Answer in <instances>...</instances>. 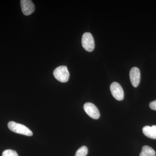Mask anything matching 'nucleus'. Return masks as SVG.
<instances>
[{
	"label": "nucleus",
	"mask_w": 156,
	"mask_h": 156,
	"mask_svg": "<svg viewBox=\"0 0 156 156\" xmlns=\"http://www.w3.org/2000/svg\"><path fill=\"white\" fill-rule=\"evenodd\" d=\"M8 126L11 131L15 133L27 136L33 135V132L30 129L22 124L11 121L8 123Z\"/></svg>",
	"instance_id": "nucleus-1"
},
{
	"label": "nucleus",
	"mask_w": 156,
	"mask_h": 156,
	"mask_svg": "<svg viewBox=\"0 0 156 156\" xmlns=\"http://www.w3.org/2000/svg\"><path fill=\"white\" fill-rule=\"evenodd\" d=\"M53 74L56 80L61 83H66L69 79V72L67 67L65 66L56 68L54 69Z\"/></svg>",
	"instance_id": "nucleus-2"
},
{
	"label": "nucleus",
	"mask_w": 156,
	"mask_h": 156,
	"mask_svg": "<svg viewBox=\"0 0 156 156\" xmlns=\"http://www.w3.org/2000/svg\"><path fill=\"white\" fill-rule=\"evenodd\" d=\"M83 48L88 52H92L95 48V42L92 34L89 32L85 33L82 38Z\"/></svg>",
	"instance_id": "nucleus-3"
},
{
	"label": "nucleus",
	"mask_w": 156,
	"mask_h": 156,
	"mask_svg": "<svg viewBox=\"0 0 156 156\" xmlns=\"http://www.w3.org/2000/svg\"><path fill=\"white\" fill-rule=\"evenodd\" d=\"M84 109L89 117L94 119H98L100 117V112L97 107L90 102H87L84 104Z\"/></svg>",
	"instance_id": "nucleus-4"
},
{
	"label": "nucleus",
	"mask_w": 156,
	"mask_h": 156,
	"mask_svg": "<svg viewBox=\"0 0 156 156\" xmlns=\"http://www.w3.org/2000/svg\"><path fill=\"white\" fill-rule=\"evenodd\" d=\"M110 91L112 95L118 101L122 100L124 97V92L121 85L117 82H113L110 86Z\"/></svg>",
	"instance_id": "nucleus-5"
},
{
	"label": "nucleus",
	"mask_w": 156,
	"mask_h": 156,
	"mask_svg": "<svg viewBox=\"0 0 156 156\" xmlns=\"http://www.w3.org/2000/svg\"><path fill=\"white\" fill-rule=\"evenodd\" d=\"M20 5L23 13L26 16L30 15L35 11L34 5L30 0H21Z\"/></svg>",
	"instance_id": "nucleus-6"
},
{
	"label": "nucleus",
	"mask_w": 156,
	"mask_h": 156,
	"mask_svg": "<svg viewBox=\"0 0 156 156\" xmlns=\"http://www.w3.org/2000/svg\"><path fill=\"white\" fill-rule=\"evenodd\" d=\"M130 79L133 87H138L140 80V71L138 68L134 67L131 68L130 72Z\"/></svg>",
	"instance_id": "nucleus-7"
},
{
	"label": "nucleus",
	"mask_w": 156,
	"mask_h": 156,
	"mask_svg": "<svg viewBox=\"0 0 156 156\" xmlns=\"http://www.w3.org/2000/svg\"><path fill=\"white\" fill-rule=\"evenodd\" d=\"M142 130L146 136L152 139H156V126H144Z\"/></svg>",
	"instance_id": "nucleus-8"
},
{
	"label": "nucleus",
	"mask_w": 156,
	"mask_h": 156,
	"mask_svg": "<svg viewBox=\"0 0 156 156\" xmlns=\"http://www.w3.org/2000/svg\"><path fill=\"white\" fill-rule=\"evenodd\" d=\"M156 152L152 148L148 146H144L140 156H155Z\"/></svg>",
	"instance_id": "nucleus-9"
},
{
	"label": "nucleus",
	"mask_w": 156,
	"mask_h": 156,
	"mask_svg": "<svg viewBox=\"0 0 156 156\" xmlns=\"http://www.w3.org/2000/svg\"><path fill=\"white\" fill-rule=\"evenodd\" d=\"M88 150L87 147L83 146L77 151L75 156H86L88 154Z\"/></svg>",
	"instance_id": "nucleus-10"
},
{
	"label": "nucleus",
	"mask_w": 156,
	"mask_h": 156,
	"mask_svg": "<svg viewBox=\"0 0 156 156\" xmlns=\"http://www.w3.org/2000/svg\"><path fill=\"white\" fill-rule=\"evenodd\" d=\"M2 156H19L16 151L12 150H6L3 151Z\"/></svg>",
	"instance_id": "nucleus-11"
},
{
	"label": "nucleus",
	"mask_w": 156,
	"mask_h": 156,
	"mask_svg": "<svg viewBox=\"0 0 156 156\" xmlns=\"http://www.w3.org/2000/svg\"><path fill=\"white\" fill-rule=\"evenodd\" d=\"M149 106L151 109L156 111V100L151 101L150 103Z\"/></svg>",
	"instance_id": "nucleus-12"
}]
</instances>
